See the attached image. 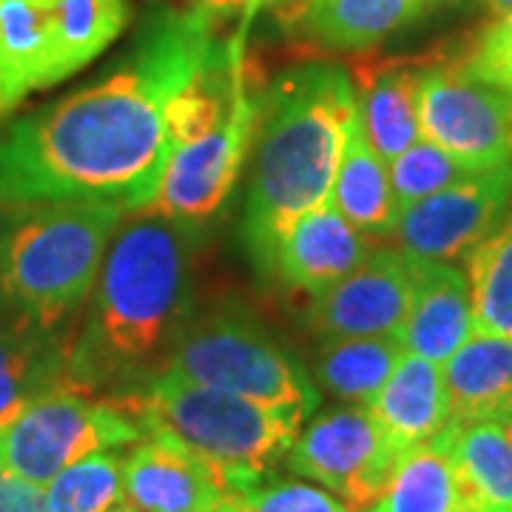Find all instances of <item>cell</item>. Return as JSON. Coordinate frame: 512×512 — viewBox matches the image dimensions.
Listing matches in <instances>:
<instances>
[{
  "mask_svg": "<svg viewBox=\"0 0 512 512\" xmlns=\"http://www.w3.org/2000/svg\"><path fill=\"white\" fill-rule=\"evenodd\" d=\"M387 174H390L396 205L402 211L407 205L424 200L430 194H439L447 185L464 180L473 171H467L458 160H453L444 148L421 137L396 160L387 163Z\"/></svg>",
  "mask_w": 512,
  "mask_h": 512,
  "instance_id": "cell-29",
  "label": "cell"
},
{
  "mask_svg": "<svg viewBox=\"0 0 512 512\" xmlns=\"http://www.w3.org/2000/svg\"><path fill=\"white\" fill-rule=\"evenodd\" d=\"M126 214L106 200L0 205L3 302L37 328L72 339Z\"/></svg>",
  "mask_w": 512,
  "mask_h": 512,
  "instance_id": "cell-4",
  "label": "cell"
},
{
  "mask_svg": "<svg viewBox=\"0 0 512 512\" xmlns=\"http://www.w3.org/2000/svg\"><path fill=\"white\" fill-rule=\"evenodd\" d=\"M493 18H507L512 15V0H478Z\"/></svg>",
  "mask_w": 512,
  "mask_h": 512,
  "instance_id": "cell-34",
  "label": "cell"
},
{
  "mask_svg": "<svg viewBox=\"0 0 512 512\" xmlns=\"http://www.w3.org/2000/svg\"><path fill=\"white\" fill-rule=\"evenodd\" d=\"M123 495L143 512H225L231 484L177 441L146 433L123 456Z\"/></svg>",
  "mask_w": 512,
  "mask_h": 512,
  "instance_id": "cell-13",
  "label": "cell"
},
{
  "mask_svg": "<svg viewBox=\"0 0 512 512\" xmlns=\"http://www.w3.org/2000/svg\"><path fill=\"white\" fill-rule=\"evenodd\" d=\"M143 436L140 419L117 399L57 387L0 427V467L46 487L74 461L100 450H126Z\"/></svg>",
  "mask_w": 512,
  "mask_h": 512,
  "instance_id": "cell-7",
  "label": "cell"
},
{
  "mask_svg": "<svg viewBox=\"0 0 512 512\" xmlns=\"http://www.w3.org/2000/svg\"><path fill=\"white\" fill-rule=\"evenodd\" d=\"M356 120V83L336 63H305L262 92L254 174L242 211V245L265 282L285 231L330 202Z\"/></svg>",
  "mask_w": 512,
  "mask_h": 512,
  "instance_id": "cell-3",
  "label": "cell"
},
{
  "mask_svg": "<svg viewBox=\"0 0 512 512\" xmlns=\"http://www.w3.org/2000/svg\"><path fill=\"white\" fill-rule=\"evenodd\" d=\"M370 413L404 456L430 444L453 421L441 365L404 353L382 393L370 404Z\"/></svg>",
  "mask_w": 512,
  "mask_h": 512,
  "instance_id": "cell-19",
  "label": "cell"
},
{
  "mask_svg": "<svg viewBox=\"0 0 512 512\" xmlns=\"http://www.w3.org/2000/svg\"><path fill=\"white\" fill-rule=\"evenodd\" d=\"M117 402L140 419L146 433L177 441L214 467L237 498L262 478L274 476V467L285 461L311 419L293 407L254 402L171 376H157Z\"/></svg>",
  "mask_w": 512,
  "mask_h": 512,
  "instance_id": "cell-5",
  "label": "cell"
},
{
  "mask_svg": "<svg viewBox=\"0 0 512 512\" xmlns=\"http://www.w3.org/2000/svg\"><path fill=\"white\" fill-rule=\"evenodd\" d=\"M262 92V86L254 89L251 69H245V83L228 120L197 143L171 151L148 211L163 214L197 234L220 217L222 208L234 197L239 174L254 148Z\"/></svg>",
  "mask_w": 512,
  "mask_h": 512,
  "instance_id": "cell-10",
  "label": "cell"
},
{
  "mask_svg": "<svg viewBox=\"0 0 512 512\" xmlns=\"http://www.w3.org/2000/svg\"><path fill=\"white\" fill-rule=\"evenodd\" d=\"M402 458L370 407L339 404L308 419L285 456V467L325 487L350 512H365L382 498Z\"/></svg>",
  "mask_w": 512,
  "mask_h": 512,
  "instance_id": "cell-9",
  "label": "cell"
},
{
  "mask_svg": "<svg viewBox=\"0 0 512 512\" xmlns=\"http://www.w3.org/2000/svg\"><path fill=\"white\" fill-rule=\"evenodd\" d=\"M52 37L43 0H0V120L49 89Z\"/></svg>",
  "mask_w": 512,
  "mask_h": 512,
  "instance_id": "cell-22",
  "label": "cell"
},
{
  "mask_svg": "<svg viewBox=\"0 0 512 512\" xmlns=\"http://www.w3.org/2000/svg\"><path fill=\"white\" fill-rule=\"evenodd\" d=\"M512 205V163L473 171L399 211L396 248L410 262H458L476 251Z\"/></svg>",
  "mask_w": 512,
  "mask_h": 512,
  "instance_id": "cell-11",
  "label": "cell"
},
{
  "mask_svg": "<svg viewBox=\"0 0 512 512\" xmlns=\"http://www.w3.org/2000/svg\"><path fill=\"white\" fill-rule=\"evenodd\" d=\"M69 345V336L37 328L0 302V427L37 396L63 387Z\"/></svg>",
  "mask_w": 512,
  "mask_h": 512,
  "instance_id": "cell-18",
  "label": "cell"
},
{
  "mask_svg": "<svg viewBox=\"0 0 512 512\" xmlns=\"http://www.w3.org/2000/svg\"><path fill=\"white\" fill-rule=\"evenodd\" d=\"M424 15L421 0H305L279 23L313 49L359 55Z\"/></svg>",
  "mask_w": 512,
  "mask_h": 512,
  "instance_id": "cell-16",
  "label": "cell"
},
{
  "mask_svg": "<svg viewBox=\"0 0 512 512\" xmlns=\"http://www.w3.org/2000/svg\"><path fill=\"white\" fill-rule=\"evenodd\" d=\"M0 512H49L46 490L0 467Z\"/></svg>",
  "mask_w": 512,
  "mask_h": 512,
  "instance_id": "cell-32",
  "label": "cell"
},
{
  "mask_svg": "<svg viewBox=\"0 0 512 512\" xmlns=\"http://www.w3.org/2000/svg\"><path fill=\"white\" fill-rule=\"evenodd\" d=\"M43 490L49 512H109L123 498V453L100 450L80 458Z\"/></svg>",
  "mask_w": 512,
  "mask_h": 512,
  "instance_id": "cell-28",
  "label": "cell"
},
{
  "mask_svg": "<svg viewBox=\"0 0 512 512\" xmlns=\"http://www.w3.org/2000/svg\"><path fill=\"white\" fill-rule=\"evenodd\" d=\"M407 353L402 333L384 336H356L319 342L313 356L311 379L316 390L333 396L339 404L370 407L382 393L387 379Z\"/></svg>",
  "mask_w": 512,
  "mask_h": 512,
  "instance_id": "cell-23",
  "label": "cell"
},
{
  "mask_svg": "<svg viewBox=\"0 0 512 512\" xmlns=\"http://www.w3.org/2000/svg\"><path fill=\"white\" fill-rule=\"evenodd\" d=\"M413 296L404 319L407 353L444 365L473 336L470 282L456 262H410Z\"/></svg>",
  "mask_w": 512,
  "mask_h": 512,
  "instance_id": "cell-15",
  "label": "cell"
},
{
  "mask_svg": "<svg viewBox=\"0 0 512 512\" xmlns=\"http://www.w3.org/2000/svg\"><path fill=\"white\" fill-rule=\"evenodd\" d=\"M160 376L293 407L308 416L319 407V390L308 367L239 299L194 311Z\"/></svg>",
  "mask_w": 512,
  "mask_h": 512,
  "instance_id": "cell-6",
  "label": "cell"
},
{
  "mask_svg": "<svg viewBox=\"0 0 512 512\" xmlns=\"http://www.w3.org/2000/svg\"><path fill=\"white\" fill-rule=\"evenodd\" d=\"M441 373L453 421L501 424L512 416V339L473 330Z\"/></svg>",
  "mask_w": 512,
  "mask_h": 512,
  "instance_id": "cell-21",
  "label": "cell"
},
{
  "mask_svg": "<svg viewBox=\"0 0 512 512\" xmlns=\"http://www.w3.org/2000/svg\"><path fill=\"white\" fill-rule=\"evenodd\" d=\"M373 248V239L356 231L330 202H325L302 214L285 231L268 282H282L291 291L319 296L356 271Z\"/></svg>",
  "mask_w": 512,
  "mask_h": 512,
  "instance_id": "cell-14",
  "label": "cell"
},
{
  "mask_svg": "<svg viewBox=\"0 0 512 512\" xmlns=\"http://www.w3.org/2000/svg\"><path fill=\"white\" fill-rule=\"evenodd\" d=\"M191 3H194V9H200L208 18L220 23L225 18L254 15L259 9H274V15H279L299 0H191Z\"/></svg>",
  "mask_w": 512,
  "mask_h": 512,
  "instance_id": "cell-33",
  "label": "cell"
},
{
  "mask_svg": "<svg viewBox=\"0 0 512 512\" xmlns=\"http://www.w3.org/2000/svg\"><path fill=\"white\" fill-rule=\"evenodd\" d=\"M302 3H305V0H299V3H293L291 9H285V12H279V15H276V18H279V20H285V18H288V15H291V12H296V9H299V6H302Z\"/></svg>",
  "mask_w": 512,
  "mask_h": 512,
  "instance_id": "cell-37",
  "label": "cell"
},
{
  "mask_svg": "<svg viewBox=\"0 0 512 512\" xmlns=\"http://www.w3.org/2000/svg\"><path fill=\"white\" fill-rule=\"evenodd\" d=\"M43 9L52 37L49 89L94 63L131 18L128 0H43Z\"/></svg>",
  "mask_w": 512,
  "mask_h": 512,
  "instance_id": "cell-24",
  "label": "cell"
},
{
  "mask_svg": "<svg viewBox=\"0 0 512 512\" xmlns=\"http://www.w3.org/2000/svg\"><path fill=\"white\" fill-rule=\"evenodd\" d=\"M473 330L512 339V217L467 256Z\"/></svg>",
  "mask_w": 512,
  "mask_h": 512,
  "instance_id": "cell-27",
  "label": "cell"
},
{
  "mask_svg": "<svg viewBox=\"0 0 512 512\" xmlns=\"http://www.w3.org/2000/svg\"><path fill=\"white\" fill-rule=\"evenodd\" d=\"M421 3H424L427 12H433V9H444V6H453V3H461V0H421Z\"/></svg>",
  "mask_w": 512,
  "mask_h": 512,
  "instance_id": "cell-35",
  "label": "cell"
},
{
  "mask_svg": "<svg viewBox=\"0 0 512 512\" xmlns=\"http://www.w3.org/2000/svg\"><path fill=\"white\" fill-rule=\"evenodd\" d=\"M109 512H143V510H137V507H134V504H128V501H117Z\"/></svg>",
  "mask_w": 512,
  "mask_h": 512,
  "instance_id": "cell-36",
  "label": "cell"
},
{
  "mask_svg": "<svg viewBox=\"0 0 512 512\" xmlns=\"http://www.w3.org/2000/svg\"><path fill=\"white\" fill-rule=\"evenodd\" d=\"M501 427H504V433H507V439L512 441V416L507 421H501Z\"/></svg>",
  "mask_w": 512,
  "mask_h": 512,
  "instance_id": "cell-38",
  "label": "cell"
},
{
  "mask_svg": "<svg viewBox=\"0 0 512 512\" xmlns=\"http://www.w3.org/2000/svg\"><path fill=\"white\" fill-rule=\"evenodd\" d=\"M410 296V259L396 245H376L356 271L313 296L305 322L319 342L402 333Z\"/></svg>",
  "mask_w": 512,
  "mask_h": 512,
  "instance_id": "cell-12",
  "label": "cell"
},
{
  "mask_svg": "<svg viewBox=\"0 0 512 512\" xmlns=\"http://www.w3.org/2000/svg\"><path fill=\"white\" fill-rule=\"evenodd\" d=\"M430 57H399V60H370L356 83V117L373 148L384 163L396 160L402 151L421 140L416 92L419 72Z\"/></svg>",
  "mask_w": 512,
  "mask_h": 512,
  "instance_id": "cell-17",
  "label": "cell"
},
{
  "mask_svg": "<svg viewBox=\"0 0 512 512\" xmlns=\"http://www.w3.org/2000/svg\"><path fill=\"white\" fill-rule=\"evenodd\" d=\"M370 512H461L453 461L439 441L421 444L399 461Z\"/></svg>",
  "mask_w": 512,
  "mask_h": 512,
  "instance_id": "cell-26",
  "label": "cell"
},
{
  "mask_svg": "<svg viewBox=\"0 0 512 512\" xmlns=\"http://www.w3.org/2000/svg\"><path fill=\"white\" fill-rule=\"evenodd\" d=\"M461 55L470 72L512 94V15L495 18Z\"/></svg>",
  "mask_w": 512,
  "mask_h": 512,
  "instance_id": "cell-31",
  "label": "cell"
},
{
  "mask_svg": "<svg viewBox=\"0 0 512 512\" xmlns=\"http://www.w3.org/2000/svg\"><path fill=\"white\" fill-rule=\"evenodd\" d=\"M365 512H370V510H365Z\"/></svg>",
  "mask_w": 512,
  "mask_h": 512,
  "instance_id": "cell-40",
  "label": "cell"
},
{
  "mask_svg": "<svg viewBox=\"0 0 512 512\" xmlns=\"http://www.w3.org/2000/svg\"><path fill=\"white\" fill-rule=\"evenodd\" d=\"M225 512H350V507L313 481L268 476Z\"/></svg>",
  "mask_w": 512,
  "mask_h": 512,
  "instance_id": "cell-30",
  "label": "cell"
},
{
  "mask_svg": "<svg viewBox=\"0 0 512 512\" xmlns=\"http://www.w3.org/2000/svg\"><path fill=\"white\" fill-rule=\"evenodd\" d=\"M217 20L160 9L109 72L55 103L0 120V205H151L168 151V103L217 52Z\"/></svg>",
  "mask_w": 512,
  "mask_h": 512,
  "instance_id": "cell-1",
  "label": "cell"
},
{
  "mask_svg": "<svg viewBox=\"0 0 512 512\" xmlns=\"http://www.w3.org/2000/svg\"><path fill=\"white\" fill-rule=\"evenodd\" d=\"M416 111L421 137L467 171L512 163V94L470 72L461 52L421 66Z\"/></svg>",
  "mask_w": 512,
  "mask_h": 512,
  "instance_id": "cell-8",
  "label": "cell"
},
{
  "mask_svg": "<svg viewBox=\"0 0 512 512\" xmlns=\"http://www.w3.org/2000/svg\"><path fill=\"white\" fill-rule=\"evenodd\" d=\"M194 239L163 214L128 211L77 319L63 387L123 399L163 373L194 316Z\"/></svg>",
  "mask_w": 512,
  "mask_h": 512,
  "instance_id": "cell-2",
  "label": "cell"
},
{
  "mask_svg": "<svg viewBox=\"0 0 512 512\" xmlns=\"http://www.w3.org/2000/svg\"><path fill=\"white\" fill-rule=\"evenodd\" d=\"M0 302H3V291H0Z\"/></svg>",
  "mask_w": 512,
  "mask_h": 512,
  "instance_id": "cell-39",
  "label": "cell"
},
{
  "mask_svg": "<svg viewBox=\"0 0 512 512\" xmlns=\"http://www.w3.org/2000/svg\"><path fill=\"white\" fill-rule=\"evenodd\" d=\"M330 205L370 239L390 237L399 220L387 163L367 146L359 117L350 126L348 146L330 188Z\"/></svg>",
  "mask_w": 512,
  "mask_h": 512,
  "instance_id": "cell-25",
  "label": "cell"
},
{
  "mask_svg": "<svg viewBox=\"0 0 512 512\" xmlns=\"http://www.w3.org/2000/svg\"><path fill=\"white\" fill-rule=\"evenodd\" d=\"M436 441L453 461L461 512H512V441L498 421H450Z\"/></svg>",
  "mask_w": 512,
  "mask_h": 512,
  "instance_id": "cell-20",
  "label": "cell"
}]
</instances>
